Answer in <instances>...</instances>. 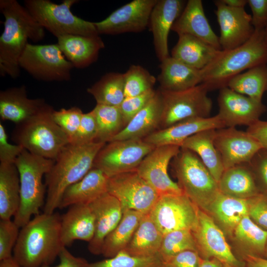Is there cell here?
<instances>
[{"mask_svg":"<svg viewBox=\"0 0 267 267\" xmlns=\"http://www.w3.org/2000/svg\"><path fill=\"white\" fill-rule=\"evenodd\" d=\"M97 126L95 115L92 110L83 113L78 132L71 144L84 145L96 141Z\"/></svg>","mask_w":267,"mask_h":267,"instance_id":"47","label":"cell"},{"mask_svg":"<svg viewBox=\"0 0 267 267\" xmlns=\"http://www.w3.org/2000/svg\"><path fill=\"white\" fill-rule=\"evenodd\" d=\"M157 81L160 89L179 91L193 88L202 82L201 70L190 67L169 56L161 62Z\"/></svg>","mask_w":267,"mask_h":267,"instance_id":"29","label":"cell"},{"mask_svg":"<svg viewBox=\"0 0 267 267\" xmlns=\"http://www.w3.org/2000/svg\"><path fill=\"white\" fill-rule=\"evenodd\" d=\"M24 149L20 145L11 144L8 142L5 130L0 122V162L14 164Z\"/></svg>","mask_w":267,"mask_h":267,"instance_id":"49","label":"cell"},{"mask_svg":"<svg viewBox=\"0 0 267 267\" xmlns=\"http://www.w3.org/2000/svg\"><path fill=\"white\" fill-rule=\"evenodd\" d=\"M178 35H189L222 50L219 37L212 29L205 15L201 0H189L172 30Z\"/></svg>","mask_w":267,"mask_h":267,"instance_id":"23","label":"cell"},{"mask_svg":"<svg viewBox=\"0 0 267 267\" xmlns=\"http://www.w3.org/2000/svg\"><path fill=\"white\" fill-rule=\"evenodd\" d=\"M19 227L11 219L0 221V261L12 257V253L18 240Z\"/></svg>","mask_w":267,"mask_h":267,"instance_id":"45","label":"cell"},{"mask_svg":"<svg viewBox=\"0 0 267 267\" xmlns=\"http://www.w3.org/2000/svg\"><path fill=\"white\" fill-rule=\"evenodd\" d=\"M233 233L236 240L241 245L245 258L248 256L265 257L267 230L255 223L249 215L241 220Z\"/></svg>","mask_w":267,"mask_h":267,"instance_id":"38","label":"cell"},{"mask_svg":"<svg viewBox=\"0 0 267 267\" xmlns=\"http://www.w3.org/2000/svg\"><path fill=\"white\" fill-rule=\"evenodd\" d=\"M54 110L47 103L37 114L16 125L13 141L33 154L55 160L69 141L52 118Z\"/></svg>","mask_w":267,"mask_h":267,"instance_id":"5","label":"cell"},{"mask_svg":"<svg viewBox=\"0 0 267 267\" xmlns=\"http://www.w3.org/2000/svg\"><path fill=\"white\" fill-rule=\"evenodd\" d=\"M162 109V96L159 89H158L155 96L110 141L143 139L159 129Z\"/></svg>","mask_w":267,"mask_h":267,"instance_id":"27","label":"cell"},{"mask_svg":"<svg viewBox=\"0 0 267 267\" xmlns=\"http://www.w3.org/2000/svg\"><path fill=\"white\" fill-rule=\"evenodd\" d=\"M58 258L59 263L57 265H47L42 267H85L87 262L85 259L73 255L66 247L62 248Z\"/></svg>","mask_w":267,"mask_h":267,"instance_id":"53","label":"cell"},{"mask_svg":"<svg viewBox=\"0 0 267 267\" xmlns=\"http://www.w3.org/2000/svg\"><path fill=\"white\" fill-rule=\"evenodd\" d=\"M85 267H164V262L159 254L138 257L122 251L112 258L93 263L87 261Z\"/></svg>","mask_w":267,"mask_h":267,"instance_id":"42","label":"cell"},{"mask_svg":"<svg viewBox=\"0 0 267 267\" xmlns=\"http://www.w3.org/2000/svg\"><path fill=\"white\" fill-rule=\"evenodd\" d=\"M192 232L202 259L215 258L233 267H245V263L233 254L222 230L201 209H199L197 223Z\"/></svg>","mask_w":267,"mask_h":267,"instance_id":"14","label":"cell"},{"mask_svg":"<svg viewBox=\"0 0 267 267\" xmlns=\"http://www.w3.org/2000/svg\"><path fill=\"white\" fill-rule=\"evenodd\" d=\"M227 6L232 8H245L247 0H221Z\"/></svg>","mask_w":267,"mask_h":267,"instance_id":"57","label":"cell"},{"mask_svg":"<svg viewBox=\"0 0 267 267\" xmlns=\"http://www.w3.org/2000/svg\"><path fill=\"white\" fill-rule=\"evenodd\" d=\"M54 160L33 154L25 149L15 164L19 174L20 203L13 221L20 228L40 213L45 204L46 185L43 178Z\"/></svg>","mask_w":267,"mask_h":267,"instance_id":"6","label":"cell"},{"mask_svg":"<svg viewBox=\"0 0 267 267\" xmlns=\"http://www.w3.org/2000/svg\"><path fill=\"white\" fill-rule=\"evenodd\" d=\"M156 92L153 89L141 94L125 98L119 106L125 127L147 104Z\"/></svg>","mask_w":267,"mask_h":267,"instance_id":"46","label":"cell"},{"mask_svg":"<svg viewBox=\"0 0 267 267\" xmlns=\"http://www.w3.org/2000/svg\"><path fill=\"white\" fill-rule=\"evenodd\" d=\"M251 12V23L255 30H265L267 26V0H247Z\"/></svg>","mask_w":267,"mask_h":267,"instance_id":"51","label":"cell"},{"mask_svg":"<svg viewBox=\"0 0 267 267\" xmlns=\"http://www.w3.org/2000/svg\"><path fill=\"white\" fill-rule=\"evenodd\" d=\"M248 199L236 198L220 192L205 211L210 213L221 229L230 234L241 220L248 215Z\"/></svg>","mask_w":267,"mask_h":267,"instance_id":"33","label":"cell"},{"mask_svg":"<svg viewBox=\"0 0 267 267\" xmlns=\"http://www.w3.org/2000/svg\"><path fill=\"white\" fill-rule=\"evenodd\" d=\"M0 11L4 17L0 37V74L15 79L20 74L19 60L28 40H42L45 29L16 0H0Z\"/></svg>","mask_w":267,"mask_h":267,"instance_id":"1","label":"cell"},{"mask_svg":"<svg viewBox=\"0 0 267 267\" xmlns=\"http://www.w3.org/2000/svg\"><path fill=\"white\" fill-rule=\"evenodd\" d=\"M264 32H265V39H266V41L267 42V26L265 28V29L264 30Z\"/></svg>","mask_w":267,"mask_h":267,"instance_id":"59","label":"cell"},{"mask_svg":"<svg viewBox=\"0 0 267 267\" xmlns=\"http://www.w3.org/2000/svg\"></svg>","mask_w":267,"mask_h":267,"instance_id":"62","label":"cell"},{"mask_svg":"<svg viewBox=\"0 0 267 267\" xmlns=\"http://www.w3.org/2000/svg\"><path fill=\"white\" fill-rule=\"evenodd\" d=\"M20 203L19 174L14 163H0V218L11 219Z\"/></svg>","mask_w":267,"mask_h":267,"instance_id":"34","label":"cell"},{"mask_svg":"<svg viewBox=\"0 0 267 267\" xmlns=\"http://www.w3.org/2000/svg\"><path fill=\"white\" fill-rule=\"evenodd\" d=\"M216 132L213 129L201 131L187 138L180 148L195 153L218 182L224 168L214 143Z\"/></svg>","mask_w":267,"mask_h":267,"instance_id":"32","label":"cell"},{"mask_svg":"<svg viewBox=\"0 0 267 267\" xmlns=\"http://www.w3.org/2000/svg\"><path fill=\"white\" fill-rule=\"evenodd\" d=\"M225 128L218 114L207 118H193L153 132L143 140L155 147L174 145L180 147L189 137L208 129Z\"/></svg>","mask_w":267,"mask_h":267,"instance_id":"22","label":"cell"},{"mask_svg":"<svg viewBox=\"0 0 267 267\" xmlns=\"http://www.w3.org/2000/svg\"><path fill=\"white\" fill-rule=\"evenodd\" d=\"M19 64L20 68L34 78L44 82L69 81L74 68L57 44L28 43L19 59Z\"/></svg>","mask_w":267,"mask_h":267,"instance_id":"10","label":"cell"},{"mask_svg":"<svg viewBox=\"0 0 267 267\" xmlns=\"http://www.w3.org/2000/svg\"><path fill=\"white\" fill-rule=\"evenodd\" d=\"M202 258L197 251L186 250L164 263V267H199Z\"/></svg>","mask_w":267,"mask_h":267,"instance_id":"52","label":"cell"},{"mask_svg":"<svg viewBox=\"0 0 267 267\" xmlns=\"http://www.w3.org/2000/svg\"><path fill=\"white\" fill-rule=\"evenodd\" d=\"M199 208L184 193L160 196L149 213L163 235L178 230H192Z\"/></svg>","mask_w":267,"mask_h":267,"instance_id":"12","label":"cell"},{"mask_svg":"<svg viewBox=\"0 0 267 267\" xmlns=\"http://www.w3.org/2000/svg\"><path fill=\"white\" fill-rule=\"evenodd\" d=\"M199 267H223V263L215 258L202 259Z\"/></svg>","mask_w":267,"mask_h":267,"instance_id":"56","label":"cell"},{"mask_svg":"<svg viewBox=\"0 0 267 267\" xmlns=\"http://www.w3.org/2000/svg\"><path fill=\"white\" fill-rule=\"evenodd\" d=\"M218 183L221 193L236 198L248 199L260 193L249 163L225 169Z\"/></svg>","mask_w":267,"mask_h":267,"instance_id":"31","label":"cell"},{"mask_svg":"<svg viewBox=\"0 0 267 267\" xmlns=\"http://www.w3.org/2000/svg\"><path fill=\"white\" fill-rule=\"evenodd\" d=\"M186 2L182 0H158L151 13L148 27L153 37L155 50L160 62L169 57L168 36Z\"/></svg>","mask_w":267,"mask_h":267,"instance_id":"20","label":"cell"},{"mask_svg":"<svg viewBox=\"0 0 267 267\" xmlns=\"http://www.w3.org/2000/svg\"><path fill=\"white\" fill-rule=\"evenodd\" d=\"M218 115L225 128L249 127L259 120L267 110L262 101L238 93L226 87L220 89Z\"/></svg>","mask_w":267,"mask_h":267,"instance_id":"18","label":"cell"},{"mask_svg":"<svg viewBox=\"0 0 267 267\" xmlns=\"http://www.w3.org/2000/svg\"><path fill=\"white\" fill-rule=\"evenodd\" d=\"M223 267H233L230 265L226 264H223Z\"/></svg>","mask_w":267,"mask_h":267,"instance_id":"61","label":"cell"},{"mask_svg":"<svg viewBox=\"0 0 267 267\" xmlns=\"http://www.w3.org/2000/svg\"><path fill=\"white\" fill-rule=\"evenodd\" d=\"M77 0L56 4L49 0H26L24 6L44 29L57 38L66 35H99L94 22L75 15L71 10Z\"/></svg>","mask_w":267,"mask_h":267,"instance_id":"8","label":"cell"},{"mask_svg":"<svg viewBox=\"0 0 267 267\" xmlns=\"http://www.w3.org/2000/svg\"><path fill=\"white\" fill-rule=\"evenodd\" d=\"M89 205L95 216V231L88 249L92 254L101 255L104 241L119 223L123 210L119 201L108 192Z\"/></svg>","mask_w":267,"mask_h":267,"instance_id":"21","label":"cell"},{"mask_svg":"<svg viewBox=\"0 0 267 267\" xmlns=\"http://www.w3.org/2000/svg\"><path fill=\"white\" fill-rule=\"evenodd\" d=\"M214 2L220 29L219 39L222 50H230L247 42L255 32L251 23V15L245 8L230 7L221 0Z\"/></svg>","mask_w":267,"mask_h":267,"instance_id":"19","label":"cell"},{"mask_svg":"<svg viewBox=\"0 0 267 267\" xmlns=\"http://www.w3.org/2000/svg\"><path fill=\"white\" fill-rule=\"evenodd\" d=\"M264 258L267 259V243H266V246L265 257Z\"/></svg>","mask_w":267,"mask_h":267,"instance_id":"60","label":"cell"},{"mask_svg":"<svg viewBox=\"0 0 267 267\" xmlns=\"http://www.w3.org/2000/svg\"><path fill=\"white\" fill-rule=\"evenodd\" d=\"M262 64H267V42L264 30H255L245 44L230 50H222L214 61L201 70V84L209 91L220 89L242 71Z\"/></svg>","mask_w":267,"mask_h":267,"instance_id":"4","label":"cell"},{"mask_svg":"<svg viewBox=\"0 0 267 267\" xmlns=\"http://www.w3.org/2000/svg\"><path fill=\"white\" fill-rule=\"evenodd\" d=\"M97 104L120 106L125 98L124 74L108 73L87 89Z\"/></svg>","mask_w":267,"mask_h":267,"instance_id":"39","label":"cell"},{"mask_svg":"<svg viewBox=\"0 0 267 267\" xmlns=\"http://www.w3.org/2000/svg\"><path fill=\"white\" fill-rule=\"evenodd\" d=\"M245 267H267V259L248 256L244 258Z\"/></svg>","mask_w":267,"mask_h":267,"instance_id":"55","label":"cell"},{"mask_svg":"<svg viewBox=\"0 0 267 267\" xmlns=\"http://www.w3.org/2000/svg\"><path fill=\"white\" fill-rule=\"evenodd\" d=\"M155 146L143 139H125L108 142L96 156L93 168L108 178L136 171L141 161Z\"/></svg>","mask_w":267,"mask_h":267,"instance_id":"11","label":"cell"},{"mask_svg":"<svg viewBox=\"0 0 267 267\" xmlns=\"http://www.w3.org/2000/svg\"><path fill=\"white\" fill-rule=\"evenodd\" d=\"M180 147L168 145L155 147L141 161L136 172L160 196L184 193L178 184L169 177L170 162L179 152Z\"/></svg>","mask_w":267,"mask_h":267,"instance_id":"15","label":"cell"},{"mask_svg":"<svg viewBox=\"0 0 267 267\" xmlns=\"http://www.w3.org/2000/svg\"><path fill=\"white\" fill-rule=\"evenodd\" d=\"M226 87L238 93L262 101L267 88V64L255 66L234 76L228 81Z\"/></svg>","mask_w":267,"mask_h":267,"instance_id":"37","label":"cell"},{"mask_svg":"<svg viewBox=\"0 0 267 267\" xmlns=\"http://www.w3.org/2000/svg\"><path fill=\"white\" fill-rule=\"evenodd\" d=\"M94 231L95 216L89 205L71 206L61 215V240L64 247L71 246L77 240L89 242Z\"/></svg>","mask_w":267,"mask_h":267,"instance_id":"25","label":"cell"},{"mask_svg":"<svg viewBox=\"0 0 267 267\" xmlns=\"http://www.w3.org/2000/svg\"><path fill=\"white\" fill-rule=\"evenodd\" d=\"M144 215L133 210L124 211L118 224L105 239L101 255L109 258L123 251L131 241Z\"/></svg>","mask_w":267,"mask_h":267,"instance_id":"36","label":"cell"},{"mask_svg":"<svg viewBox=\"0 0 267 267\" xmlns=\"http://www.w3.org/2000/svg\"><path fill=\"white\" fill-rule=\"evenodd\" d=\"M92 110L97 126L96 141L109 142L124 128L119 106L96 104Z\"/></svg>","mask_w":267,"mask_h":267,"instance_id":"40","label":"cell"},{"mask_svg":"<svg viewBox=\"0 0 267 267\" xmlns=\"http://www.w3.org/2000/svg\"><path fill=\"white\" fill-rule=\"evenodd\" d=\"M0 267H21L12 257L0 261Z\"/></svg>","mask_w":267,"mask_h":267,"instance_id":"58","label":"cell"},{"mask_svg":"<svg viewBox=\"0 0 267 267\" xmlns=\"http://www.w3.org/2000/svg\"><path fill=\"white\" fill-rule=\"evenodd\" d=\"M186 250L198 252L192 230H178L163 236L159 254L165 263L178 254Z\"/></svg>","mask_w":267,"mask_h":267,"instance_id":"41","label":"cell"},{"mask_svg":"<svg viewBox=\"0 0 267 267\" xmlns=\"http://www.w3.org/2000/svg\"><path fill=\"white\" fill-rule=\"evenodd\" d=\"M106 143L68 144L45 175L46 195L44 213L52 214L59 208L62 196L70 185L82 179L92 168L96 155Z\"/></svg>","mask_w":267,"mask_h":267,"instance_id":"3","label":"cell"},{"mask_svg":"<svg viewBox=\"0 0 267 267\" xmlns=\"http://www.w3.org/2000/svg\"><path fill=\"white\" fill-rule=\"evenodd\" d=\"M46 104L43 98H28L24 85L10 88L0 92V117L17 125L37 114Z\"/></svg>","mask_w":267,"mask_h":267,"instance_id":"24","label":"cell"},{"mask_svg":"<svg viewBox=\"0 0 267 267\" xmlns=\"http://www.w3.org/2000/svg\"><path fill=\"white\" fill-rule=\"evenodd\" d=\"M108 179L101 171L92 168L82 179L67 188L59 209L77 204L89 205L107 192Z\"/></svg>","mask_w":267,"mask_h":267,"instance_id":"28","label":"cell"},{"mask_svg":"<svg viewBox=\"0 0 267 267\" xmlns=\"http://www.w3.org/2000/svg\"><path fill=\"white\" fill-rule=\"evenodd\" d=\"M249 164L255 178H258L265 193H267V150L261 149Z\"/></svg>","mask_w":267,"mask_h":267,"instance_id":"50","label":"cell"},{"mask_svg":"<svg viewBox=\"0 0 267 267\" xmlns=\"http://www.w3.org/2000/svg\"><path fill=\"white\" fill-rule=\"evenodd\" d=\"M58 46L74 67L82 69L95 62L99 51L105 47L98 36L66 35L57 38Z\"/></svg>","mask_w":267,"mask_h":267,"instance_id":"26","label":"cell"},{"mask_svg":"<svg viewBox=\"0 0 267 267\" xmlns=\"http://www.w3.org/2000/svg\"><path fill=\"white\" fill-rule=\"evenodd\" d=\"M83 113L78 107L61 108L57 111L54 110L52 113L54 122L66 134L69 143L73 140L78 132Z\"/></svg>","mask_w":267,"mask_h":267,"instance_id":"44","label":"cell"},{"mask_svg":"<svg viewBox=\"0 0 267 267\" xmlns=\"http://www.w3.org/2000/svg\"><path fill=\"white\" fill-rule=\"evenodd\" d=\"M158 0H134L94 22L98 34L140 32L148 26L152 10Z\"/></svg>","mask_w":267,"mask_h":267,"instance_id":"16","label":"cell"},{"mask_svg":"<svg viewBox=\"0 0 267 267\" xmlns=\"http://www.w3.org/2000/svg\"><path fill=\"white\" fill-rule=\"evenodd\" d=\"M61 215L43 213L35 216L20 230L13 258L21 267L51 265L64 247L60 235Z\"/></svg>","mask_w":267,"mask_h":267,"instance_id":"2","label":"cell"},{"mask_svg":"<svg viewBox=\"0 0 267 267\" xmlns=\"http://www.w3.org/2000/svg\"><path fill=\"white\" fill-rule=\"evenodd\" d=\"M178 36V42L172 49L171 56L194 68L203 69L222 51L194 36L186 34Z\"/></svg>","mask_w":267,"mask_h":267,"instance_id":"30","label":"cell"},{"mask_svg":"<svg viewBox=\"0 0 267 267\" xmlns=\"http://www.w3.org/2000/svg\"><path fill=\"white\" fill-rule=\"evenodd\" d=\"M163 236L149 214H145L123 251L130 255L138 257L156 255L159 254Z\"/></svg>","mask_w":267,"mask_h":267,"instance_id":"35","label":"cell"},{"mask_svg":"<svg viewBox=\"0 0 267 267\" xmlns=\"http://www.w3.org/2000/svg\"><path fill=\"white\" fill-rule=\"evenodd\" d=\"M159 89L163 103L159 129L190 118L210 117L213 103L204 84L179 91Z\"/></svg>","mask_w":267,"mask_h":267,"instance_id":"9","label":"cell"},{"mask_svg":"<svg viewBox=\"0 0 267 267\" xmlns=\"http://www.w3.org/2000/svg\"><path fill=\"white\" fill-rule=\"evenodd\" d=\"M247 132L253 135L267 150V121L260 120L248 127Z\"/></svg>","mask_w":267,"mask_h":267,"instance_id":"54","label":"cell"},{"mask_svg":"<svg viewBox=\"0 0 267 267\" xmlns=\"http://www.w3.org/2000/svg\"><path fill=\"white\" fill-rule=\"evenodd\" d=\"M214 143L224 170L249 163L257 153L263 148L253 135L235 127L216 130Z\"/></svg>","mask_w":267,"mask_h":267,"instance_id":"17","label":"cell"},{"mask_svg":"<svg viewBox=\"0 0 267 267\" xmlns=\"http://www.w3.org/2000/svg\"><path fill=\"white\" fill-rule=\"evenodd\" d=\"M107 192L120 203L123 212L127 210L149 214L160 195L136 171L108 178Z\"/></svg>","mask_w":267,"mask_h":267,"instance_id":"13","label":"cell"},{"mask_svg":"<svg viewBox=\"0 0 267 267\" xmlns=\"http://www.w3.org/2000/svg\"><path fill=\"white\" fill-rule=\"evenodd\" d=\"M248 215L263 229L267 230V193L260 192L249 198Z\"/></svg>","mask_w":267,"mask_h":267,"instance_id":"48","label":"cell"},{"mask_svg":"<svg viewBox=\"0 0 267 267\" xmlns=\"http://www.w3.org/2000/svg\"><path fill=\"white\" fill-rule=\"evenodd\" d=\"M125 97L137 96L153 89L156 78L141 66L133 65L124 73Z\"/></svg>","mask_w":267,"mask_h":267,"instance_id":"43","label":"cell"},{"mask_svg":"<svg viewBox=\"0 0 267 267\" xmlns=\"http://www.w3.org/2000/svg\"><path fill=\"white\" fill-rule=\"evenodd\" d=\"M174 168L184 193L200 209L205 211L220 193L218 182L199 157L187 149L180 148L175 157Z\"/></svg>","mask_w":267,"mask_h":267,"instance_id":"7","label":"cell"}]
</instances>
